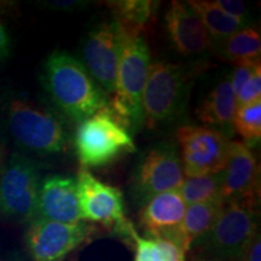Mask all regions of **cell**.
<instances>
[{"label": "cell", "instance_id": "1", "mask_svg": "<svg viewBox=\"0 0 261 261\" xmlns=\"http://www.w3.org/2000/svg\"><path fill=\"white\" fill-rule=\"evenodd\" d=\"M44 86L61 112L81 122L108 106L107 94L80 61L52 52L44 64Z\"/></svg>", "mask_w": 261, "mask_h": 261}, {"label": "cell", "instance_id": "2", "mask_svg": "<svg viewBox=\"0 0 261 261\" xmlns=\"http://www.w3.org/2000/svg\"><path fill=\"white\" fill-rule=\"evenodd\" d=\"M255 207L256 202L249 200L225 202L213 226L191 244L194 260L240 261L248 243L259 231Z\"/></svg>", "mask_w": 261, "mask_h": 261}, {"label": "cell", "instance_id": "3", "mask_svg": "<svg viewBox=\"0 0 261 261\" xmlns=\"http://www.w3.org/2000/svg\"><path fill=\"white\" fill-rule=\"evenodd\" d=\"M150 68V51L140 35L126 34L109 109L123 127L137 132L144 123L143 92Z\"/></svg>", "mask_w": 261, "mask_h": 261}, {"label": "cell", "instance_id": "4", "mask_svg": "<svg viewBox=\"0 0 261 261\" xmlns=\"http://www.w3.org/2000/svg\"><path fill=\"white\" fill-rule=\"evenodd\" d=\"M6 125L16 144L35 154H60L69 145V133L57 116L21 98L10 100Z\"/></svg>", "mask_w": 261, "mask_h": 261}, {"label": "cell", "instance_id": "5", "mask_svg": "<svg viewBox=\"0 0 261 261\" xmlns=\"http://www.w3.org/2000/svg\"><path fill=\"white\" fill-rule=\"evenodd\" d=\"M74 145L85 168L109 165L136 150L132 136L108 106L79 123Z\"/></svg>", "mask_w": 261, "mask_h": 261}, {"label": "cell", "instance_id": "6", "mask_svg": "<svg viewBox=\"0 0 261 261\" xmlns=\"http://www.w3.org/2000/svg\"><path fill=\"white\" fill-rule=\"evenodd\" d=\"M40 169L31 159L15 154L0 171V215L25 223L37 217Z\"/></svg>", "mask_w": 261, "mask_h": 261}, {"label": "cell", "instance_id": "7", "mask_svg": "<svg viewBox=\"0 0 261 261\" xmlns=\"http://www.w3.org/2000/svg\"><path fill=\"white\" fill-rule=\"evenodd\" d=\"M187 77L178 64L158 61L150 64L143 92L144 122L155 129L173 121L184 104Z\"/></svg>", "mask_w": 261, "mask_h": 261}, {"label": "cell", "instance_id": "8", "mask_svg": "<svg viewBox=\"0 0 261 261\" xmlns=\"http://www.w3.org/2000/svg\"><path fill=\"white\" fill-rule=\"evenodd\" d=\"M177 139L185 177H203L224 171L231 142L221 130L187 125L178 129Z\"/></svg>", "mask_w": 261, "mask_h": 261}, {"label": "cell", "instance_id": "9", "mask_svg": "<svg viewBox=\"0 0 261 261\" xmlns=\"http://www.w3.org/2000/svg\"><path fill=\"white\" fill-rule=\"evenodd\" d=\"M76 187L81 219L99 223L120 236L130 238L135 227L126 219L125 202L119 189L98 180L85 167L77 172Z\"/></svg>", "mask_w": 261, "mask_h": 261}, {"label": "cell", "instance_id": "10", "mask_svg": "<svg viewBox=\"0 0 261 261\" xmlns=\"http://www.w3.org/2000/svg\"><path fill=\"white\" fill-rule=\"evenodd\" d=\"M126 33L117 22H103L85 39L84 67L106 94H113Z\"/></svg>", "mask_w": 261, "mask_h": 261}, {"label": "cell", "instance_id": "11", "mask_svg": "<svg viewBox=\"0 0 261 261\" xmlns=\"http://www.w3.org/2000/svg\"><path fill=\"white\" fill-rule=\"evenodd\" d=\"M93 226L85 221L63 224L34 218L25 232V244L34 261H63L91 237Z\"/></svg>", "mask_w": 261, "mask_h": 261}, {"label": "cell", "instance_id": "12", "mask_svg": "<svg viewBox=\"0 0 261 261\" xmlns=\"http://www.w3.org/2000/svg\"><path fill=\"white\" fill-rule=\"evenodd\" d=\"M180 156L171 144H161L149 150L133 175V192L145 202L162 192L178 190L184 181Z\"/></svg>", "mask_w": 261, "mask_h": 261}, {"label": "cell", "instance_id": "13", "mask_svg": "<svg viewBox=\"0 0 261 261\" xmlns=\"http://www.w3.org/2000/svg\"><path fill=\"white\" fill-rule=\"evenodd\" d=\"M223 173L224 201L259 200L260 169L255 155L246 143L231 142Z\"/></svg>", "mask_w": 261, "mask_h": 261}, {"label": "cell", "instance_id": "14", "mask_svg": "<svg viewBox=\"0 0 261 261\" xmlns=\"http://www.w3.org/2000/svg\"><path fill=\"white\" fill-rule=\"evenodd\" d=\"M35 218L63 224L81 221L76 179L54 174L41 180Z\"/></svg>", "mask_w": 261, "mask_h": 261}, {"label": "cell", "instance_id": "15", "mask_svg": "<svg viewBox=\"0 0 261 261\" xmlns=\"http://www.w3.org/2000/svg\"><path fill=\"white\" fill-rule=\"evenodd\" d=\"M166 25L175 48L184 56L201 54L211 47L210 33L188 3L172 2L166 12Z\"/></svg>", "mask_w": 261, "mask_h": 261}, {"label": "cell", "instance_id": "16", "mask_svg": "<svg viewBox=\"0 0 261 261\" xmlns=\"http://www.w3.org/2000/svg\"><path fill=\"white\" fill-rule=\"evenodd\" d=\"M187 207L178 190L155 195L145 202L140 224L149 237L159 236L180 225Z\"/></svg>", "mask_w": 261, "mask_h": 261}, {"label": "cell", "instance_id": "17", "mask_svg": "<svg viewBox=\"0 0 261 261\" xmlns=\"http://www.w3.org/2000/svg\"><path fill=\"white\" fill-rule=\"evenodd\" d=\"M234 112L236 93L230 79H225L208 93L196 114L200 121L207 127L214 129H231Z\"/></svg>", "mask_w": 261, "mask_h": 261}, {"label": "cell", "instance_id": "18", "mask_svg": "<svg viewBox=\"0 0 261 261\" xmlns=\"http://www.w3.org/2000/svg\"><path fill=\"white\" fill-rule=\"evenodd\" d=\"M225 201H210L188 205L184 218L179 225V232L184 241L187 252L197 238L203 236L219 217Z\"/></svg>", "mask_w": 261, "mask_h": 261}, {"label": "cell", "instance_id": "19", "mask_svg": "<svg viewBox=\"0 0 261 261\" xmlns=\"http://www.w3.org/2000/svg\"><path fill=\"white\" fill-rule=\"evenodd\" d=\"M221 54L227 61L240 65L256 67L260 64L261 39L256 29L244 27L223 40Z\"/></svg>", "mask_w": 261, "mask_h": 261}, {"label": "cell", "instance_id": "20", "mask_svg": "<svg viewBox=\"0 0 261 261\" xmlns=\"http://www.w3.org/2000/svg\"><path fill=\"white\" fill-rule=\"evenodd\" d=\"M188 4L201 18L211 38L215 40L223 41L240 29L244 28V22L225 14L214 2L191 0L188 2Z\"/></svg>", "mask_w": 261, "mask_h": 261}, {"label": "cell", "instance_id": "21", "mask_svg": "<svg viewBox=\"0 0 261 261\" xmlns=\"http://www.w3.org/2000/svg\"><path fill=\"white\" fill-rule=\"evenodd\" d=\"M126 34L140 35L154 14V3L149 0H121L108 3Z\"/></svg>", "mask_w": 261, "mask_h": 261}, {"label": "cell", "instance_id": "22", "mask_svg": "<svg viewBox=\"0 0 261 261\" xmlns=\"http://www.w3.org/2000/svg\"><path fill=\"white\" fill-rule=\"evenodd\" d=\"M130 238L136 246L135 261H185L187 253L162 237H140L135 230Z\"/></svg>", "mask_w": 261, "mask_h": 261}, {"label": "cell", "instance_id": "23", "mask_svg": "<svg viewBox=\"0 0 261 261\" xmlns=\"http://www.w3.org/2000/svg\"><path fill=\"white\" fill-rule=\"evenodd\" d=\"M178 191L187 205L210 201H224L223 173L184 179Z\"/></svg>", "mask_w": 261, "mask_h": 261}, {"label": "cell", "instance_id": "24", "mask_svg": "<svg viewBox=\"0 0 261 261\" xmlns=\"http://www.w3.org/2000/svg\"><path fill=\"white\" fill-rule=\"evenodd\" d=\"M232 127L246 143H259L261 138V100L236 108Z\"/></svg>", "mask_w": 261, "mask_h": 261}, {"label": "cell", "instance_id": "25", "mask_svg": "<svg viewBox=\"0 0 261 261\" xmlns=\"http://www.w3.org/2000/svg\"><path fill=\"white\" fill-rule=\"evenodd\" d=\"M261 100V64L254 69L252 76L236 94V108Z\"/></svg>", "mask_w": 261, "mask_h": 261}, {"label": "cell", "instance_id": "26", "mask_svg": "<svg viewBox=\"0 0 261 261\" xmlns=\"http://www.w3.org/2000/svg\"><path fill=\"white\" fill-rule=\"evenodd\" d=\"M214 3L218 5V8L223 10L225 14L246 23L247 6L243 2H237V0H217Z\"/></svg>", "mask_w": 261, "mask_h": 261}, {"label": "cell", "instance_id": "27", "mask_svg": "<svg viewBox=\"0 0 261 261\" xmlns=\"http://www.w3.org/2000/svg\"><path fill=\"white\" fill-rule=\"evenodd\" d=\"M260 65V64H259ZM257 67V65H256ZM256 67H248V65H240V67H237L236 69H234L232 76H231V85H232L233 87V91L234 93H238L240 92V90L242 89L243 85L247 83L248 79H249L250 76H252L254 69H255Z\"/></svg>", "mask_w": 261, "mask_h": 261}, {"label": "cell", "instance_id": "28", "mask_svg": "<svg viewBox=\"0 0 261 261\" xmlns=\"http://www.w3.org/2000/svg\"><path fill=\"white\" fill-rule=\"evenodd\" d=\"M240 261H261V240L259 231L248 243Z\"/></svg>", "mask_w": 261, "mask_h": 261}, {"label": "cell", "instance_id": "29", "mask_svg": "<svg viewBox=\"0 0 261 261\" xmlns=\"http://www.w3.org/2000/svg\"><path fill=\"white\" fill-rule=\"evenodd\" d=\"M87 4L89 2H81V0H54V2L42 3L45 8L60 10V11H76Z\"/></svg>", "mask_w": 261, "mask_h": 261}, {"label": "cell", "instance_id": "30", "mask_svg": "<svg viewBox=\"0 0 261 261\" xmlns=\"http://www.w3.org/2000/svg\"><path fill=\"white\" fill-rule=\"evenodd\" d=\"M10 51V38L6 27L0 21V61L9 55Z\"/></svg>", "mask_w": 261, "mask_h": 261}, {"label": "cell", "instance_id": "31", "mask_svg": "<svg viewBox=\"0 0 261 261\" xmlns=\"http://www.w3.org/2000/svg\"><path fill=\"white\" fill-rule=\"evenodd\" d=\"M0 261H21L19 257L15 255H8V254L0 253Z\"/></svg>", "mask_w": 261, "mask_h": 261}, {"label": "cell", "instance_id": "32", "mask_svg": "<svg viewBox=\"0 0 261 261\" xmlns=\"http://www.w3.org/2000/svg\"><path fill=\"white\" fill-rule=\"evenodd\" d=\"M210 261H231V260H210Z\"/></svg>", "mask_w": 261, "mask_h": 261}]
</instances>
